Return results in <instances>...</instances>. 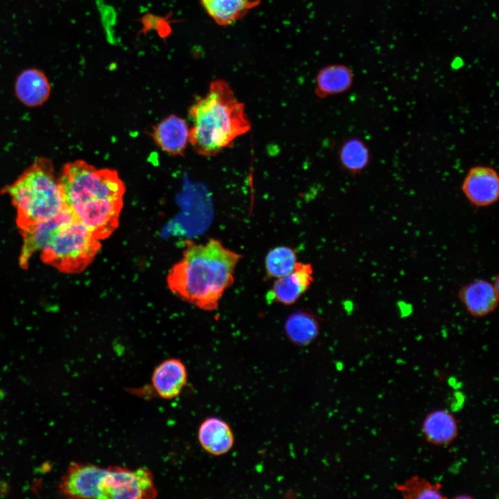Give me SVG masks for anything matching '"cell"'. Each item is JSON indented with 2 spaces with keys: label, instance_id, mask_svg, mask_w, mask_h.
I'll use <instances>...</instances> for the list:
<instances>
[{
  "label": "cell",
  "instance_id": "obj_1",
  "mask_svg": "<svg viewBox=\"0 0 499 499\" xmlns=\"http://www.w3.org/2000/svg\"><path fill=\"white\" fill-rule=\"evenodd\" d=\"M58 182L64 206L96 238L117 228L125 191L117 171L77 160L62 168Z\"/></svg>",
  "mask_w": 499,
  "mask_h": 499
},
{
  "label": "cell",
  "instance_id": "obj_2",
  "mask_svg": "<svg viewBox=\"0 0 499 499\" xmlns=\"http://www.w3.org/2000/svg\"><path fill=\"white\" fill-rule=\"evenodd\" d=\"M241 255L209 239L204 244L186 241L182 259L167 275L170 290L182 299L213 310L225 290L234 282Z\"/></svg>",
  "mask_w": 499,
  "mask_h": 499
},
{
  "label": "cell",
  "instance_id": "obj_3",
  "mask_svg": "<svg viewBox=\"0 0 499 499\" xmlns=\"http://www.w3.org/2000/svg\"><path fill=\"white\" fill-rule=\"evenodd\" d=\"M21 230L23 243L19 264L22 268L39 253L44 262L62 272H81L100 247V240L65 206L55 216Z\"/></svg>",
  "mask_w": 499,
  "mask_h": 499
},
{
  "label": "cell",
  "instance_id": "obj_4",
  "mask_svg": "<svg viewBox=\"0 0 499 499\" xmlns=\"http://www.w3.org/2000/svg\"><path fill=\"white\" fill-rule=\"evenodd\" d=\"M189 117V143L203 156L217 155L251 129L244 104L222 79L211 82L206 95L190 107Z\"/></svg>",
  "mask_w": 499,
  "mask_h": 499
},
{
  "label": "cell",
  "instance_id": "obj_5",
  "mask_svg": "<svg viewBox=\"0 0 499 499\" xmlns=\"http://www.w3.org/2000/svg\"><path fill=\"white\" fill-rule=\"evenodd\" d=\"M5 191L16 209L21 229L55 216L64 207L58 178L45 158L37 159Z\"/></svg>",
  "mask_w": 499,
  "mask_h": 499
},
{
  "label": "cell",
  "instance_id": "obj_6",
  "mask_svg": "<svg viewBox=\"0 0 499 499\" xmlns=\"http://www.w3.org/2000/svg\"><path fill=\"white\" fill-rule=\"evenodd\" d=\"M157 495L153 475L146 468L100 467L96 498L149 499Z\"/></svg>",
  "mask_w": 499,
  "mask_h": 499
},
{
  "label": "cell",
  "instance_id": "obj_7",
  "mask_svg": "<svg viewBox=\"0 0 499 499\" xmlns=\"http://www.w3.org/2000/svg\"><path fill=\"white\" fill-rule=\"evenodd\" d=\"M462 191L469 202L476 207L495 204L499 198V176L487 166L471 168L462 184Z\"/></svg>",
  "mask_w": 499,
  "mask_h": 499
},
{
  "label": "cell",
  "instance_id": "obj_8",
  "mask_svg": "<svg viewBox=\"0 0 499 499\" xmlns=\"http://www.w3.org/2000/svg\"><path fill=\"white\" fill-rule=\"evenodd\" d=\"M313 273L310 264L297 262L291 272L277 279L267 299L284 305L295 303L313 281Z\"/></svg>",
  "mask_w": 499,
  "mask_h": 499
},
{
  "label": "cell",
  "instance_id": "obj_9",
  "mask_svg": "<svg viewBox=\"0 0 499 499\" xmlns=\"http://www.w3.org/2000/svg\"><path fill=\"white\" fill-rule=\"evenodd\" d=\"M458 297L468 313L475 317H482L493 313L498 305V290L492 282L476 279L461 287Z\"/></svg>",
  "mask_w": 499,
  "mask_h": 499
},
{
  "label": "cell",
  "instance_id": "obj_10",
  "mask_svg": "<svg viewBox=\"0 0 499 499\" xmlns=\"http://www.w3.org/2000/svg\"><path fill=\"white\" fill-rule=\"evenodd\" d=\"M51 91V87L47 76L37 67L26 68L16 78L15 94L26 106L42 105L49 98Z\"/></svg>",
  "mask_w": 499,
  "mask_h": 499
},
{
  "label": "cell",
  "instance_id": "obj_11",
  "mask_svg": "<svg viewBox=\"0 0 499 499\" xmlns=\"http://www.w3.org/2000/svg\"><path fill=\"white\" fill-rule=\"evenodd\" d=\"M151 380L158 396L172 399L180 395L186 384V368L177 358L167 359L155 369Z\"/></svg>",
  "mask_w": 499,
  "mask_h": 499
},
{
  "label": "cell",
  "instance_id": "obj_12",
  "mask_svg": "<svg viewBox=\"0 0 499 499\" xmlns=\"http://www.w3.org/2000/svg\"><path fill=\"white\" fill-rule=\"evenodd\" d=\"M151 135L162 150L182 155L189 142V128L183 119L170 115L156 125Z\"/></svg>",
  "mask_w": 499,
  "mask_h": 499
},
{
  "label": "cell",
  "instance_id": "obj_13",
  "mask_svg": "<svg viewBox=\"0 0 499 499\" xmlns=\"http://www.w3.org/2000/svg\"><path fill=\"white\" fill-rule=\"evenodd\" d=\"M198 437L203 449L216 456L227 453L234 446L235 440L229 423L215 417H209L202 422Z\"/></svg>",
  "mask_w": 499,
  "mask_h": 499
},
{
  "label": "cell",
  "instance_id": "obj_14",
  "mask_svg": "<svg viewBox=\"0 0 499 499\" xmlns=\"http://www.w3.org/2000/svg\"><path fill=\"white\" fill-rule=\"evenodd\" d=\"M421 430L428 443L444 446L450 444L457 438L459 431L458 422L448 410L437 409L426 414L422 423Z\"/></svg>",
  "mask_w": 499,
  "mask_h": 499
},
{
  "label": "cell",
  "instance_id": "obj_15",
  "mask_svg": "<svg viewBox=\"0 0 499 499\" xmlns=\"http://www.w3.org/2000/svg\"><path fill=\"white\" fill-rule=\"evenodd\" d=\"M261 0H200L209 16L218 25L229 26L243 18Z\"/></svg>",
  "mask_w": 499,
  "mask_h": 499
},
{
  "label": "cell",
  "instance_id": "obj_16",
  "mask_svg": "<svg viewBox=\"0 0 499 499\" xmlns=\"http://www.w3.org/2000/svg\"><path fill=\"white\" fill-rule=\"evenodd\" d=\"M353 81L352 71L343 64H332L322 68L317 74L315 94L320 98L345 92Z\"/></svg>",
  "mask_w": 499,
  "mask_h": 499
},
{
  "label": "cell",
  "instance_id": "obj_17",
  "mask_svg": "<svg viewBox=\"0 0 499 499\" xmlns=\"http://www.w3.org/2000/svg\"><path fill=\"white\" fill-rule=\"evenodd\" d=\"M319 324L310 313L299 310L291 314L285 323V331L289 340L299 346H306L319 334Z\"/></svg>",
  "mask_w": 499,
  "mask_h": 499
},
{
  "label": "cell",
  "instance_id": "obj_18",
  "mask_svg": "<svg viewBox=\"0 0 499 499\" xmlns=\"http://www.w3.org/2000/svg\"><path fill=\"white\" fill-rule=\"evenodd\" d=\"M370 159L368 147L358 138L347 140L339 151V159L342 166L352 175L363 171L369 165Z\"/></svg>",
  "mask_w": 499,
  "mask_h": 499
},
{
  "label": "cell",
  "instance_id": "obj_19",
  "mask_svg": "<svg viewBox=\"0 0 499 499\" xmlns=\"http://www.w3.org/2000/svg\"><path fill=\"white\" fill-rule=\"evenodd\" d=\"M265 263L267 276L278 279L293 270L297 263L296 253L289 247L278 246L268 252Z\"/></svg>",
  "mask_w": 499,
  "mask_h": 499
},
{
  "label": "cell",
  "instance_id": "obj_20",
  "mask_svg": "<svg viewBox=\"0 0 499 499\" xmlns=\"http://www.w3.org/2000/svg\"><path fill=\"white\" fill-rule=\"evenodd\" d=\"M396 489L407 499L446 498L442 493L441 484H432L418 475L410 478L404 483L396 486Z\"/></svg>",
  "mask_w": 499,
  "mask_h": 499
},
{
  "label": "cell",
  "instance_id": "obj_21",
  "mask_svg": "<svg viewBox=\"0 0 499 499\" xmlns=\"http://www.w3.org/2000/svg\"><path fill=\"white\" fill-rule=\"evenodd\" d=\"M455 498H458V499L466 498V499H467V498H472V496H471L469 495H462V496L458 495V496H455Z\"/></svg>",
  "mask_w": 499,
  "mask_h": 499
}]
</instances>
